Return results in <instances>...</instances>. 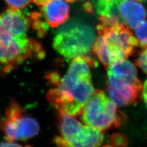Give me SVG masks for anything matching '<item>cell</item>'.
Instances as JSON below:
<instances>
[{"label":"cell","mask_w":147,"mask_h":147,"mask_svg":"<svg viewBox=\"0 0 147 147\" xmlns=\"http://www.w3.org/2000/svg\"><path fill=\"white\" fill-rule=\"evenodd\" d=\"M31 20L20 9L0 13V66L8 73L30 57L43 58L44 50L28 36Z\"/></svg>","instance_id":"cell-1"},{"label":"cell","mask_w":147,"mask_h":147,"mask_svg":"<svg viewBox=\"0 0 147 147\" xmlns=\"http://www.w3.org/2000/svg\"><path fill=\"white\" fill-rule=\"evenodd\" d=\"M89 56L73 58L68 70L47 94L49 102L59 112L72 117L81 115L86 101L94 91Z\"/></svg>","instance_id":"cell-2"},{"label":"cell","mask_w":147,"mask_h":147,"mask_svg":"<svg viewBox=\"0 0 147 147\" xmlns=\"http://www.w3.org/2000/svg\"><path fill=\"white\" fill-rule=\"evenodd\" d=\"M98 37L91 50L105 67L115 62L128 58L138 47V40L129 28L123 24L96 26Z\"/></svg>","instance_id":"cell-3"},{"label":"cell","mask_w":147,"mask_h":147,"mask_svg":"<svg viewBox=\"0 0 147 147\" xmlns=\"http://www.w3.org/2000/svg\"><path fill=\"white\" fill-rule=\"evenodd\" d=\"M96 38L92 28L86 24L69 25L55 36L53 46L56 51L66 59L88 56Z\"/></svg>","instance_id":"cell-4"},{"label":"cell","mask_w":147,"mask_h":147,"mask_svg":"<svg viewBox=\"0 0 147 147\" xmlns=\"http://www.w3.org/2000/svg\"><path fill=\"white\" fill-rule=\"evenodd\" d=\"M82 119L86 125L100 130L120 126L126 117L117 109V105L102 91L94 90L86 101Z\"/></svg>","instance_id":"cell-5"},{"label":"cell","mask_w":147,"mask_h":147,"mask_svg":"<svg viewBox=\"0 0 147 147\" xmlns=\"http://www.w3.org/2000/svg\"><path fill=\"white\" fill-rule=\"evenodd\" d=\"M59 129L61 136L54 139L59 146L94 147L101 145L104 139L102 130L82 124L66 113L59 112Z\"/></svg>","instance_id":"cell-6"},{"label":"cell","mask_w":147,"mask_h":147,"mask_svg":"<svg viewBox=\"0 0 147 147\" xmlns=\"http://www.w3.org/2000/svg\"><path fill=\"white\" fill-rule=\"evenodd\" d=\"M2 128L6 141L25 142L39 133L38 122L15 101L9 104L5 112Z\"/></svg>","instance_id":"cell-7"},{"label":"cell","mask_w":147,"mask_h":147,"mask_svg":"<svg viewBox=\"0 0 147 147\" xmlns=\"http://www.w3.org/2000/svg\"><path fill=\"white\" fill-rule=\"evenodd\" d=\"M143 85L108 76L107 90L113 102L119 107L127 106L138 101L142 95Z\"/></svg>","instance_id":"cell-8"},{"label":"cell","mask_w":147,"mask_h":147,"mask_svg":"<svg viewBox=\"0 0 147 147\" xmlns=\"http://www.w3.org/2000/svg\"><path fill=\"white\" fill-rule=\"evenodd\" d=\"M111 16H116L121 24L135 29L147 16L145 7L135 0H113Z\"/></svg>","instance_id":"cell-9"},{"label":"cell","mask_w":147,"mask_h":147,"mask_svg":"<svg viewBox=\"0 0 147 147\" xmlns=\"http://www.w3.org/2000/svg\"><path fill=\"white\" fill-rule=\"evenodd\" d=\"M45 22L52 28L65 23L69 17V7L64 0H50L40 9Z\"/></svg>","instance_id":"cell-10"},{"label":"cell","mask_w":147,"mask_h":147,"mask_svg":"<svg viewBox=\"0 0 147 147\" xmlns=\"http://www.w3.org/2000/svg\"><path fill=\"white\" fill-rule=\"evenodd\" d=\"M136 28L135 34L138 40V47L143 49L147 46V20L141 22Z\"/></svg>","instance_id":"cell-11"},{"label":"cell","mask_w":147,"mask_h":147,"mask_svg":"<svg viewBox=\"0 0 147 147\" xmlns=\"http://www.w3.org/2000/svg\"><path fill=\"white\" fill-rule=\"evenodd\" d=\"M113 4V0H96V11L100 16L109 17Z\"/></svg>","instance_id":"cell-12"},{"label":"cell","mask_w":147,"mask_h":147,"mask_svg":"<svg viewBox=\"0 0 147 147\" xmlns=\"http://www.w3.org/2000/svg\"><path fill=\"white\" fill-rule=\"evenodd\" d=\"M110 144L113 146H126L127 145L126 137L119 133H115L110 137Z\"/></svg>","instance_id":"cell-13"},{"label":"cell","mask_w":147,"mask_h":147,"mask_svg":"<svg viewBox=\"0 0 147 147\" xmlns=\"http://www.w3.org/2000/svg\"><path fill=\"white\" fill-rule=\"evenodd\" d=\"M143 49L136 59V63L147 74V46Z\"/></svg>","instance_id":"cell-14"},{"label":"cell","mask_w":147,"mask_h":147,"mask_svg":"<svg viewBox=\"0 0 147 147\" xmlns=\"http://www.w3.org/2000/svg\"><path fill=\"white\" fill-rule=\"evenodd\" d=\"M9 7L22 9L28 6L32 1V0H4Z\"/></svg>","instance_id":"cell-15"},{"label":"cell","mask_w":147,"mask_h":147,"mask_svg":"<svg viewBox=\"0 0 147 147\" xmlns=\"http://www.w3.org/2000/svg\"><path fill=\"white\" fill-rule=\"evenodd\" d=\"M83 9L85 11L88 13H93L94 12V8L93 5L92 3L90 1H86L84 4H83Z\"/></svg>","instance_id":"cell-16"},{"label":"cell","mask_w":147,"mask_h":147,"mask_svg":"<svg viewBox=\"0 0 147 147\" xmlns=\"http://www.w3.org/2000/svg\"><path fill=\"white\" fill-rule=\"evenodd\" d=\"M142 96H143L145 103L147 108V80L145 82L144 85L143 86V88H142Z\"/></svg>","instance_id":"cell-17"},{"label":"cell","mask_w":147,"mask_h":147,"mask_svg":"<svg viewBox=\"0 0 147 147\" xmlns=\"http://www.w3.org/2000/svg\"><path fill=\"white\" fill-rule=\"evenodd\" d=\"M50 0H32L36 5L38 6H44L47 4Z\"/></svg>","instance_id":"cell-18"},{"label":"cell","mask_w":147,"mask_h":147,"mask_svg":"<svg viewBox=\"0 0 147 147\" xmlns=\"http://www.w3.org/2000/svg\"><path fill=\"white\" fill-rule=\"evenodd\" d=\"M77 0H65V1L67 2V3H74L77 1Z\"/></svg>","instance_id":"cell-19"},{"label":"cell","mask_w":147,"mask_h":147,"mask_svg":"<svg viewBox=\"0 0 147 147\" xmlns=\"http://www.w3.org/2000/svg\"><path fill=\"white\" fill-rule=\"evenodd\" d=\"M136 1H145V0H136Z\"/></svg>","instance_id":"cell-20"}]
</instances>
